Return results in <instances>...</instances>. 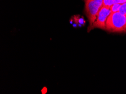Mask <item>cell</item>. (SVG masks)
<instances>
[{
    "instance_id": "cell-1",
    "label": "cell",
    "mask_w": 126,
    "mask_h": 94,
    "mask_svg": "<svg viewBox=\"0 0 126 94\" xmlns=\"http://www.w3.org/2000/svg\"><path fill=\"white\" fill-rule=\"evenodd\" d=\"M106 30L111 32H126V15L119 12L111 13L107 20Z\"/></svg>"
},
{
    "instance_id": "cell-2",
    "label": "cell",
    "mask_w": 126,
    "mask_h": 94,
    "mask_svg": "<svg viewBox=\"0 0 126 94\" xmlns=\"http://www.w3.org/2000/svg\"><path fill=\"white\" fill-rule=\"evenodd\" d=\"M84 1L85 14L90 26H92L96 20L99 11L103 6V0H84Z\"/></svg>"
},
{
    "instance_id": "cell-3",
    "label": "cell",
    "mask_w": 126,
    "mask_h": 94,
    "mask_svg": "<svg viewBox=\"0 0 126 94\" xmlns=\"http://www.w3.org/2000/svg\"><path fill=\"white\" fill-rule=\"evenodd\" d=\"M111 13V9L109 7L102 6L99 11L96 20L92 26H89V30L94 28H100L106 29V24L108 17Z\"/></svg>"
},
{
    "instance_id": "cell-4",
    "label": "cell",
    "mask_w": 126,
    "mask_h": 94,
    "mask_svg": "<svg viewBox=\"0 0 126 94\" xmlns=\"http://www.w3.org/2000/svg\"><path fill=\"white\" fill-rule=\"evenodd\" d=\"M113 4H114V0H103V6L110 8Z\"/></svg>"
},
{
    "instance_id": "cell-5",
    "label": "cell",
    "mask_w": 126,
    "mask_h": 94,
    "mask_svg": "<svg viewBox=\"0 0 126 94\" xmlns=\"http://www.w3.org/2000/svg\"><path fill=\"white\" fill-rule=\"evenodd\" d=\"M121 5L119 4V3H114L112 5L110 9H111V13H115V12H119L120 7H121Z\"/></svg>"
},
{
    "instance_id": "cell-6",
    "label": "cell",
    "mask_w": 126,
    "mask_h": 94,
    "mask_svg": "<svg viewBox=\"0 0 126 94\" xmlns=\"http://www.w3.org/2000/svg\"><path fill=\"white\" fill-rule=\"evenodd\" d=\"M119 12L122 14L126 15V2L121 5V7H120Z\"/></svg>"
},
{
    "instance_id": "cell-7",
    "label": "cell",
    "mask_w": 126,
    "mask_h": 94,
    "mask_svg": "<svg viewBox=\"0 0 126 94\" xmlns=\"http://www.w3.org/2000/svg\"><path fill=\"white\" fill-rule=\"evenodd\" d=\"M126 2V0H114V3H119V4H123Z\"/></svg>"
}]
</instances>
